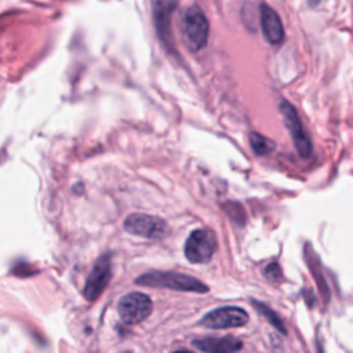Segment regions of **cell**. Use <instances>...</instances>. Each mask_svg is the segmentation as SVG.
<instances>
[{"mask_svg": "<svg viewBox=\"0 0 353 353\" xmlns=\"http://www.w3.org/2000/svg\"><path fill=\"white\" fill-rule=\"evenodd\" d=\"M137 284L141 285H148V287H157V288H170L175 291H190V292H207L208 287L201 283L200 280L182 274V273H175V272H159L153 270L149 273H145L139 276L135 280Z\"/></svg>", "mask_w": 353, "mask_h": 353, "instance_id": "cell-1", "label": "cell"}, {"mask_svg": "<svg viewBox=\"0 0 353 353\" xmlns=\"http://www.w3.org/2000/svg\"><path fill=\"white\" fill-rule=\"evenodd\" d=\"M181 29L189 50H201L208 39L210 25L199 6L188 7L181 17Z\"/></svg>", "mask_w": 353, "mask_h": 353, "instance_id": "cell-2", "label": "cell"}, {"mask_svg": "<svg viewBox=\"0 0 353 353\" xmlns=\"http://www.w3.org/2000/svg\"><path fill=\"white\" fill-rule=\"evenodd\" d=\"M216 236L211 229L193 230L185 243V256L192 263H207L216 251Z\"/></svg>", "mask_w": 353, "mask_h": 353, "instance_id": "cell-3", "label": "cell"}, {"mask_svg": "<svg viewBox=\"0 0 353 353\" xmlns=\"http://www.w3.org/2000/svg\"><path fill=\"white\" fill-rule=\"evenodd\" d=\"M124 229L135 236L145 239H161L168 233V225L163 218L135 212L124 219Z\"/></svg>", "mask_w": 353, "mask_h": 353, "instance_id": "cell-4", "label": "cell"}, {"mask_svg": "<svg viewBox=\"0 0 353 353\" xmlns=\"http://www.w3.org/2000/svg\"><path fill=\"white\" fill-rule=\"evenodd\" d=\"M153 309V303L146 294L130 292L120 298L117 312L125 324H138L143 321Z\"/></svg>", "mask_w": 353, "mask_h": 353, "instance_id": "cell-5", "label": "cell"}, {"mask_svg": "<svg viewBox=\"0 0 353 353\" xmlns=\"http://www.w3.org/2000/svg\"><path fill=\"white\" fill-rule=\"evenodd\" d=\"M110 276H112V256L110 254H103L95 261L91 272L88 273V277L85 280L84 290H83L84 298L91 302L95 301L108 287L110 281Z\"/></svg>", "mask_w": 353, "mask_h": 353, "instance_id": "cell-6", "label": "cell"}, {"mask_svg": "<svg viewBox=\"0 0 353 353\" xmlns=\"http://www.w3.org/2000/svg\"><path fill=\"white\" fill-rule=\"evenodd\" d=\"M248 323V314L244 309L237 306H223L208 312L201 320L200 324L207 328H233L243 327Z\"/></svg>", "mask_w": 353, "mask_h": 353, "instance_id": "cell-7", "label": "cell"}, {"mask_svg": "<svg viewBox=\"0 0 353 353\" xmlns=\"http://www.w3.org/2000/svg\"><path fill=\"white\" fill-rule=\"evenodd\" d=\"M280 112L283 114V119L285 121V125L291 134V138L294 141L295 149L298 150V153L302 157H309L312 154V142L309 139V137L306 135L301 120L296 114V110L294 109V106H291L287 101H281L280 102Z\"/></svg>", "mask_w": 353, "mask_h": 353, "instance_id": "cell-8", "label": "cell"}, {"mask_svg": "<svg viewBox=\"0 0 353 353\" xmlns=\"http://www.w3.org/2000/svg\"><path fill=\"white\" fill-rule=\"evenodd\" d=\"M261 29L265 40L272 46H279L284 39V28L279 14L269 6L261 4Z\"/></svg>", "mask_w": 353, "mask_h": 353, "instance_id": "cell-9", "label": "cell"}, {"mask_svg": "<svg viewBox=\"0 0 353 353\" xmlns=\"http://www.w3.org/2000/svg\"><path fill=\"white\" fill-rule=\"evenodd\" d=\"M176 7L175 1H153V18L159 37L165 46H172L171 41V14Z\"/></svg>", "mask_w": 353, "mask_h": 353, "instance_id": "cell-10", "label": "cell"}, {"mask_svg": "<svg viewBox=\"0 0 353 353\" xmlns=\"http://www.w3.org/2000/svg\"><path fill=\"white\" fill-rule=\"evenodd\" d=\"M192 345L204 353H234L241 349L243 342L232 335L215 338L205 336L200 339H193Z\"/></svg>", "mask_w": 353, "mask_h": 353, "instance_id": "cell-11", "label": "cell"}, {"mask_svg": "<svg viewBox=\"0 0 353 353\" xmlns=\"http://www.w3.org/2000/svg\"><path fill=\"white\" fill-rule=\"evenodd\" d=\"M250 143H251V148L254 149V152L259 156H263V154H268L270 153L276 145L272 139L258 134V132H251L250 134Z\"/></svg>", "mask_w": 353, "mask_h": 353, "instance_id": "cell-12", "label": "cell"}, {"mask_svg": "<svg viewBox=\"0 0 353 353\" xmlns=\"http://www.w3.org/2000/svg\"><path fill=\"white\" fill-rule=\"evenodd\" d=\"M252 306L274 327V328H277L280 332H283V334H285L287 331H285V327H284V324H283V321H281V319L270 309V307H268L265 303H262V302H256V301H252Z\"/></svg>", "mask_w": 353, "mask_h": 353, "instance_id": "cell-13", "label": "cell"}, {"mask_svg": "<svg viewBox=\"0 0 353 353\" xmlns=\"http://www.w3.org/2000/svg\"><path fill=\"white\" fill-rule=\"evenodd\" d=\"M265 276L269 279V280H279L281 277V270L279 268L277 263H269L265 269Z\"/></svg>", "mask_w": 353, "mask_h": 353, "instance_id": "cell-14", "label": "cell"}, {"mask_svg": "<svg viewBox=\"0 0 353 353\" xmlns=\"http://www.w3.org/2000/svg\"><path fill=\"white\" fill-rule=\"evenodd\" d=\"M174 353H192V352H189V350H176Z\"/></svg>", "mask_w": 353, "mask_h": 353, "instance_id": "cell-15", "label": "cell"}, {"mask_svg": "<svg viewBox=\"0 0 353 353\" xmlns=\"http://www.w3.org/2000/svg\"><path fill=\"white\" fill-rule=\"evenodd\" d=\"M121 353H131V352H121Z\"/></svg>", "mask_w": 353, "mask_h": 353, "instance_id": "cell-16", "label": "cell"}]
</instances>
